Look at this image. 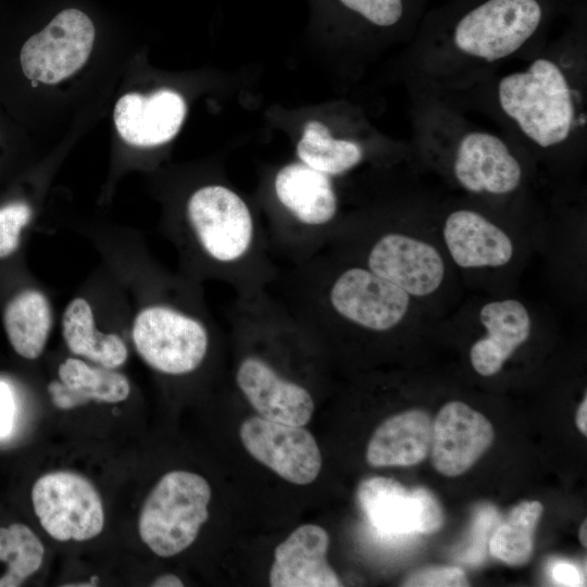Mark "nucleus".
I'll use <instances>...</instances> for the list:
<instances>
[{
    "label": "nucleus",
    "mask_w": 587,
    "mask_h": 587,
    "mask_svg": "<svg viewBox=\"0 0 587 587\" xmlns=\"http://www.w3.org/2000/svg\"><path fill=\"white\" fill-rule=\"evenodd\" d=\"M441 234L451 260L462 268L500 267L514 255V242L509 234L472 209L450 212Z\"/></svg>",
    "instance_id": "nucleus-12"
},
{
    "label": "nucleus",
    "mask_w": 587,
    "mask_h": 587,
    "mask_svg": "<svg viewBox=\"0 0 587 587\" xmlns=\"http://www.w3.org/2000/svg\"><path fill=\"white\" fill-rule=\"evenodd\" d=\"M271 196L266 234L273 255L295 265L325 251L340 222L332 177L288 163L273 175Z\"/></svg>",
    "instance_id": "nucleus-1"
},
{
    "label": "nucleus",
    "mask_w": 587,
    "mask_h": 587,
    "mask_svg": "<svg viewBox=\"0 0 587 587\" xmlns=\"http://www.w3.org/2000/svg\"><path fill=\"white\" fill-rule=\"evenodd\" d=\"M151 586L153 587H182L184 586L180 578L174 574H164L157 577Z\"/></svg>",
    "instance_id": "nucleus-30"
},
{
    "label": "nucleus",
    "mask_w": 587,
    "mask_h": 587,
    "mask_svg": "<svg viewBox=\"0 0 587 587\" xmlns=\"http://www.w3.org/2000/svg\"><path fill=\"white\" fill-rule=\"evenodd\" d=\"M196 310L168 302L143 308L136 316L132 337L141 359L170 376L199 370L211 349L212 329Z\"/></svg>",
    "instance_id": "nucleus-4"
},
{
    "label": "nucleus",
    "mask_w": 587,
    "mask_h": 587,
    "mask_svg": "<svg viewBox=\"0 0 587 587\" xmlns=\"http://www.w3.org/2000/svg\"><path fill=\"white\" fill-rule=\"evenodd\" d=\"M420 503L417 533L429 534L438 530L444 522V513L437 498L427 488L413 489Z\"/></svg>",
    "instance_id": "nucleus-27"
},
{
    "label": "nucleus",
    "mask_w": 587,
    "mask_h": 587,
    "mask_svg": "<svg viewBox=\"0 0 587 587\" xmlns=\"http://www.w3.org/2000/svg\"><path fill=\"white\" fill-rule=\"evenodd\" d=\"M32 501L42 528L59 541H84L98 536L104 525L101 498L85 477L66 471L40 476Z\"/></svg>",
    "instance_id": "nucleus-6"
},
{
    "label": "nucleus",
    "mask_w": 587,
    "mask_h": 587,
    "mask_svg": "<svg viewBox=\"0 0 587 587\" xmlns=\"http://www.w3.org/2000/svg\"><path fill=\"white\" fill-rule=\"evenodd\" d=\"M538 0H486L455 24L453 42L465 54L494 62L517 51L542 20Z\"/></svg>",
    "instance_id": "nucleus-5"
},
{
    "label": "nucleus",
    "mask_w": 587,
    "mask_h": 587,
    "mask_svg": "<svg viewBox=\"0 0 587 587\" xmlns=\"http://www.w3.org/2000/svg\"><path fill=\"white\" fill-rule=\"evenodd\" d=\"M576 424L578 429L586 435L587 434V399L586 397L580 402L576 412Z\"/></svg>",
    "instance_id": "nucleus-31"
},
{
    "label": "nucleus",
    "mask_w": 587,
    "mask_h": 587,
    "mask_svg": "<svg viewBox=\"0 0 587 587\" xmlns=\"http://www.w3.org/2000/svg\"><path fill=\"white\" fill-rule=\"evenodd\" d=\"M30 217L32 209L24 201H11L0 207V259L16 251L22 229Z\"/></svg>",
    "instance_id": "nucleus-24"
},
{
    "label": "nucleus",
    "mask_w": 587,
    "mask_h": 587,
    "mask_svg": "<svg viewBox=\"0 0 587 587\" xmlns=\"http://www.w3.org/2000/svg\"><path fill=\"white\" fill-rule=\"evenodd\" d=\"M490 422L461 401H450L433 423L432 463L439 473L454 477L470 470L491 446Z\"/></svg>",
    "instance_id": "nucleus-10"
},
{
    "label": "nucleus",
    "mask_w": 587,
    "mask_h": 587,
    "mask_svg": "<svg viewBox=\"0 0 587 587\" xmlns=\"http://www.w3.org/2000/svg\"><path fill=\"white\" fill-rule=\"evenodd\" d=\"M3 325L14 351L25 359H37L46 347L52 326L47 297L35 289L17 294L3 311Z\"/></svg>",
    "instance_id": "nucleus-20"
},
{
    "label": "nucleus",
    "mask_w": 587,
    "mask_h": 587,
    "mask_svg": "<svg viewBox=\"0 0 587 587\" xmlns=\"http://www.w3.org/2000/svg\"><path fill=\"white\" fill-rule=\"evenodd\" d=\"M62 335L72 353L103 367L115 369L127 360L128 351L122 338L97 330L92 309L83 298L73 299L64 310Z\"/></svg>",
    "instance_id": "nucleus-19"
},
{
    "label": "nucleus",
    "mask_w": 587,
    "mask_h": 587,
    "mask_svg": "<svg viewBox=\"0 0 587 587\" xmlns=\"http://www.w3.org/2000/svg\"><path fill=\"white\" fill-rule=\"evenodd\" d=\"M240 349L235 383L250 405L264 419L304 426L313 415L312 391L276 374L261 358Z\"/></svg>",
    "instance_id": "nucleus-9"
},
{
    "label": "nucleus",
    "mask_w": 587,
    "mask_h": 587,
    "mask_svg": "<svg viewBox=\"0 0 587 587\" xmlns=\"http://www.w3.org/2000/svg\"><path fill=\"white\" fill-rule=\"evenodd\" d=\"M433 422L423 410H409L385 420L374 432L366 461L374 467L421 463L432 446Z\"/></svg>",
    "instance_id": "nucleus-16"
},
{
    "label": "nucleus",
    "mask_w": 587,
    "mask_h": 587,
    "mask_svg": "<svg viewBox=\"0 0 587 587\" xmlns=\"http://www.w3.org/2000/svg\"><path fill=\"white\" fill-rule=\"evenodd\" d=\"M95 35L93 23L86 13L77 9L61 11L20 47L22 75L33 86L36 83L52 85L67 78L88 60Z\"/></svg>",
    "instance_id": "nucleus-7"
},
{
    "label": "nucleus",
    "mask_w": 587,
    "mask_h": 587,
    "mask_svg": "<svg viewBox=\"0 0 587 587\" xmlns=\"http://www.w3.org/2000/svg\"><path fill=\"white\" fill-rule=\"evenodd\" d=\"M2 137H3V134H2V129H1V127H0V143H1V141H2Z\"/></svg>",
    "instance_id": "nucleus-33"
},
{
    "label": "nucleus",
    "mask_w": 587,
    "mask_h": 587,
    "mask_svg": "<svg viewBox=\"0 0 587 587\" xmlns=\"http://www.w3.org/2000/svg\"><path fill=\"white\" fill-rule=\"evenodd\" d=\"M186 103L176 91L161 89L149 96L129 92L114 108L120 136L137 147H153L170 141L180 129Z\"/></svg>",
    "instance_id": "nucleus-13"
},
{
    "label": "nucleus",
    "mask_w": 587,
    "mask_h": 587,
    "mask_svg": "<svg viewBox=\"0 0 587 587\" xmlns=\"http://www.w3.org/2000/svg\"><path fill=\"white\" fill-rule=\"evenodd\" d=\"M358 501L371 524L386 535L417 533L420 503L399 482L374 476L361 482Z\"/></svg>",
    "instance_id": "nucleus-18"
},
{
    "label": "nucleus",
    "mask_w": 587,
    "mask_h": 587,
    "mask_svg": "<svg viewBox=\"0 0 587 587\" xmlns=\"http://www.w3.org/2000/svg\"><path fill=\"white\" fill-rule=\"evenodd\" d=\"M60 382L48 386L53 404L68 410L88 401L117 403L130 392L128 379L108 367H96L86 362L68 358L58 370Z\"/></svg>",
    "instance_id": "nucleus-17"
},
{
    "label": "nucleus",
    "mask_w": 587,
    "mask_h": 587,
    "mask_svg": "<svg viewBox=\"0 0 587 587\" xmlns=\"http://www.w3.org/2000/svg\"><path fill=\"white\" fill-rule=\"evenodd\" d=\"M329 546L327 532L314 524L296 528L274 551L270 571L272 587L342 586L326 560Z\"/></svg>",
    "instance_id": "nucleus-14"
},
{
    "label": "nucleus",
    "mask_w": 587,
    "mask_h": 587,
    "mask_svg": "<svg viewBox=\"0 0 587 587\" xmlns=\"http://www.w3.org/2000/svg\"><path fill=\"white\" fill-rule=\"evenodd\" d=\"M502 111L541 148L563 142L574 121L569 82L559 65L539 58L525 71L504 76L498 86Z\"/></svg>",
    "instance_id": "nucleus-2"
},
{
    "label": "nucleus",
    "mask_w": 587,
    "mask_h": 587,
    "mask_svg": "<svg viewBox=\"0 0 587 587\" xmlns=\"http://www.w3.org/2000/svg\"><path fill=\"white\" fill-rule=\"evenodd\" d=\"M478 320L486 335L471 347L470 360L479 375L492 376L530 337L533 319L522 301L507 298L486 302Z\"/></svg>",
    "instance_id": "nucleus-15"
},
{
    "label": "nucleus",
    "mask_w": 587,
    "mask_h": 587,
    "mask_svg": "<svg viewBox=\"0 0 587 587\" xmlns=\"http://www.w3.org/2000/svg\"><path fill=\"white\" fill-rule=\"evenodd\" d=\"M541 513L542 505L538 501H523L514 507L490 539L491 555L510 565L527 563Z\"/></svg>",
    "instance_id": "nucleus-22"
},
{
    "label": "nucleus",
    "mask_w": 587,
    "mask_h": 587,
    "mask_svg": "<svg viewBox=\"0 0 587 587\" xmlns=\"http://www.w3.org/2000/svg\"><path fill=\"white\" fill-rule=\"evenodd\" d=\"M239 435L243 447L255 460L292 484H311L320 474L319 446L302 426L251 416L242 422Z\"/></svg>",
    "instance_id": "nucleus-8"
},
{
    "label": "nucleus",
    "mask_w": 587,
    "mask_h": 587,
    "mask_svg": "<svg viewBox=\"0 0 587 587\" xmlns=\"http://www.w3.org/2000/svg\"><path fill=\"white\" fill-rule=\"evenodd\" d=\"M43 554L42 542L26 525L13 523L0 527V561L8 564L0 587L21 586L40 567Z\"/></svg>",
    "instance_id": "nucleus-23"
},
{
    "label": "nucleus",
    "mask_w": 587,
    "mask_h": 587,
    "mask_svg": "<svg viewBox=\"0 0 587 587\" xmlns=\"http://www.w3.org/2000/svg\"><path fill=\"white\" fill-rule=\"evenodd\" d=\"M296 150L300 162L329 177L351 171L364 158L359 143L334 138L327 126L315 120L304 124Z\"/></svg>",
    "instance_id": "nucleus-21"
},
{
    "label": "nucleus",
    "mask_w": 587,
    "mask_h": 587,
    "mask_svg": "<svg viewBox=\"0 0 587 587\" xmlns=\"http://www.w3.org/2000/svg\"><path fill=\"white\" fill-rule=\"evenodd\" d=\"M553 579L562 586H580L583 583L577 567L570 563H558L552 569Z\"/></svg>",
    "instance_id": "nucleus-29"
},
{
    "label": "nucleus",
    "mask_w": 587,
    "mask_h": 587,
    "mask_svg": "<svg viewBox=\"0 0 587 587\" xmlns=\"http://www.w3.org/2000/svg\"><path fill=\"white\" fill-rule=\"evenodd\" d=\"M453 174L466 191L496 196L516 190L523 177L522 166L507 143L487 132H471L462 137Z\"/></svg>",
    "instance_id": "nucleus-11"
},
{
    "label": "nucleus",
    "mask_w": 587,
    "mask_h": 587,
    "mask_svg": "<svg viewBox=\"0 0 587 587\" xmlns=\"http://www.w3.org/2000/svg\"><path fill=\"white\" fill-rule=\"evenodd\" d=\"M346 8L360 14L372 24L389 27L403 14L402 0H339Z\"/></svg>",
    "instance_id": "nucleus-25"
},
{
    "label": "nucleus",
    "mask_w": 587,
    "mask_h": 587,
    "mask_svg": "<svg viewBox=\"0 0 587 587\" xmlns=\"http://www.w3.org/2000/svg\"><path fill=\"white\" fill-rule=\"evenodd\" d=\"M15 419V402L10 386L0 380V438L9 436Z\"/></svg>",
    "instance_id": "nucleus-28"
},
{
    "label": "nucleus",
    "mask_w": 587,
    "mask_h": 587,
    "mask_svg": "<svg viewBox=\"0 0 587 587\" xmlns=\"http://www.w3.org/2000/svg\"><path fill=\"white\" fill-rule=\"evenodd\" d=\"M586 525H587V523H586V521H584V522L582 523V525H580V528H579V540H580V544H582L584 547L587 546V541H586V539H587V537H586V533H587V530H586Z\"/></svg>",
    "instance_id": "nucleus-32"
},
{
    "label": "nucleus",
    "mask_w": 587,
    "mask_h": 587,
    "mask_svg": "<svg viewBox=\"0 0 587 587\" xmlns=\"http://www.w3.org/2000/svg\"><path fill=\"white\" fill-rule=\"evenodd\" d=\"M403 586L414 587H460L469 586L464 572L459 567L435 566L413 572Z\"/></svg>",
    "instance_id": "nucleus-26"
},
{
    "label": "nucleus",
    "mask_w": 587,
    "mask_h": 587,
    "mask_svg": "<svg viewBox=\"0 0 587 587\" xmlns=\"http://www.w3.org/2000/svg\"><path fill=\"white\" fill-rule=\"evenodd\" d=\"M211 487L202 476L187 471L166 473L145 500L138 529L141 540L159 557L188 548L209 517Z\"/></svg>",
    "instance_id": "nucleus-3"
}]
</instances>
